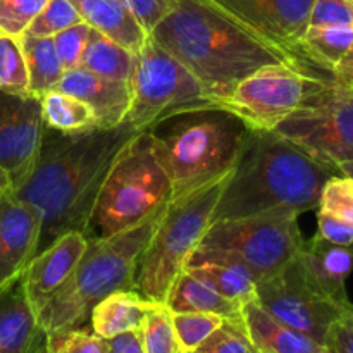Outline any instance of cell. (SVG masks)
I'll list each match as a JSON object with an SVG mask.
<instances>
[{
	"label": "cell",
	"mask_w": 353,
	"mask_h": 353,
	"mask_svg": "<svg viewBox=\"0 0 353 353\" xmlns=\"http://www.w3.org/2000/svg\"><path fill=\"white\" fill-rule=\"evenodd\" d=\"M140 131L128 121L114 128L62 133L45 126L30 178L10 188L41 217L37 254L71 231L85 233L99 190L121 148Z\"/></svg>",
	"instance_id": "1"
},
{
	"label": "cell",
	"mask_w": 353,
	"mask_h": 353,
	"mask_svg": "<svg viewBox=\"0 0 353 353\" xmlns=\"http://www.w3.org/2000/svg\"><path fill=\"white\" fill-rule=\"evenodd\" d=\"M148 37L202 83L214 105L264 65L305 62L262 40L207 0H178Z\"/></svg>",
	"instance_id": "2"
},
{
	"label": "cell",
	"mask_w": 353,
	"mask_h": 353,
	"mask_svg": "<svg viewBox=\"0 0 353 353\" xmlns=\"http://www.w3.org/2000/svg\"><path fill=\"white\" fill-rule=\"evenodd\" d=\"M336 171L279 133L252 130L214 210V221L271 209L296 214L317 209L321 192Z\"/></svg>",
	"instance_id": "3"
},
{
	"label": "cell",
	"mask_w": 353,
	"mask_h": 353,
	"mask_svg": "<svg viewBox=\"0 0 353 353\" xmlns=\"http://www.w3.org/2000/svg\"><path fill=\"white\" fill-rule=\"evenodd\" d=\"M250 131L221 107L176 114L152 126V148L171 183V200L230 174Z\"/></svg>",
	"instance_id": "4"
},
{
	"label": "cell",
	"mask_w": 353,
	"mask_h": 353,
	"mask_svg": "<svg viewBox=\"0 0 353 353\" xmlns=\"http://www.w3.org/2000/svg\"><path fill=\"white\" fill-rule=\"evenodd\" d=\"M165 205L128 230L88 240L68 281L37 314L47 338L85 326L93 307L110 293L134 290L138 262Z\"/></svg>",
	"instance_id": "5"
},
{
	"label": "cell",
	"mask_w": 353,
	"mask_h": 353,
	"mask_svg": "<svg viewBox=\"0 0 353 353\" xmlns=\"http://www.w3.org/2000/svg\"><path fill=\"white\" fill-rule=\"evenodd\" d=\"M171 200V183L155 159L148 131L119 150L99 190L85 236L107 238L147 219Z\"/></svg>",
	"instance_id": "6"
},
{
	"label": "cell",
	"mask_w": 353,
	"mask_h": 353,
	"mask_svg": "<svg viewBox=\"0 0 353 353\" xmlns=\"http://www.w3.org/2000/svg\"><path fill=\"white\" fill-rule=\"evenodd\" d=\"M228 176L188 195L169 200L138 262L134 290L141 296L164 303L186 259L199 247L212 224L214 210Z\"/></svg>",
	"instance_id": "7"
},
{
	"label": "cell",
	"mask_w": 353,
	"mask_h": 353,
	"mask_svg": "<svg viewBox=\"0 0 353 353\" xmlns=\"http://www.w3.org/2000/svg\"><path fill=\"white\" fill-rule=\"evenodd\" d=\"M128 83L131 100L124 121L137 131H148L176 114L216 107L202 83L150 37L134 54Z\"/></svg>",
	"instance_id": "8"
},
{
	"label": "cell",
	"mask_w": 353,
	"mask_h": 353,
	"mask_svg": "<svg viewBox=\"0 0 353 353\" xmlns=\"http://www.w3.org/2000/svg\"><path fill=\"white\" fill-rule=\"evenodd\" d=\"M333 79L307 62H276L241 79L216 107L230 110L250 130L272 131Z\"/></svg>",
	"instance_id": "9"
},
{
	"label": "cell",
	"mask_w": 353,
	"mask_h": 353,
	"mask_svg": "<svg viewBox=\"0 0 353 353\" xmlns=\"http://www.w3.org/2000/svg\"><path fill=\"white\" fill-rule=\"evenodd\" d=\"M295 210L271 209L245 217L214 221L200 245L219 248L240 259L257 279L281 271L296 257L305 238Z\"/></svg>",
	"instance_id": "10"
},
{
	"label": "cell",
	"mask_w": 353,
	"mask_h": 353,
	"mask_svg": "<svg viewBox=\"0 0 353 353\" xmlns=\"http://www.w3.org/2000/svg\"><path fill=\"white\" fill-rule=\"evenodd\" d=\"M257 302L281 323L324 345L327 331L350 312L353 303L338 302L317 283L300 254L276 274L257 281Z\"/></svg>",
	"instance_id": "11"
},
{
	"label": "cell",
	"mask_w": 353,
	"mask_h": 353,
	"mask_svg": "<svg viewBox=\"0 0 353 353\" xmlns=\"http://www.w3.org/2000/svg\"><path fill=\"white\" fill-rule=\"evenodd\" d=\"M274 131L333 168L353 154V92L333 79Z\"/></svg>",
	"instance_id": "12"
},
{
	"label": "cell",
	"mask_w": 353,
	"mask_h": 353,
	"mask_svg": "<svg viewBox=\"0 0 353 353\" xmlns=\"http://www.w3.org/2000/svg\"><path fill=\"white\" fill-rule=\"evenodd\" d=\"M43 131L40 95L0 90V169L9 174L12 188L30 178Z\"/></svg>",
	"instance_id": "13"
},
{
	"label": "cell",
	"mask_w": 353,
	"mask_h": 353,
	"mask_svg": "<svg viewBox=\"0 0 353 353\" xmlns=\"http://www.w3.org/2000/svg\"><path fill=\"white\" fill-rule=\"evenodd\" d=\"M262 40L299 55L314 0H207ZM302 59V57H300ZM303 61V59H302Z\"/></svg>",
	"instance_id": "14"
},
{
	"label": "cell",
	"mask_w": 353,
	"mask_h": 353,
	"mask_svg": "<svg viewBox=\"0 0 353 353\" xmlns=\"http://www.w3.org/2000/svg\"><path fill=\"white\" fill-rule=\"evenodd\" d=\"M41 217L12 190L0 196V285L23 274L37 255Z\"/></svg>",
	"instance_id": "15"
},
{
	"label": "cell",
	"mask_w": 353,
	"mask_h": 353,
	"mask_svg": "<svg viewBox=\"0 0 353 353\" xmlns=\"http://www.w3.org/2000/svg\"><path fill=\"white\" fill-rule=\"evenodd\" d=\"M88 247V238L81 231H71L38 252L23 271V285L34 312L68 281L79 259Z\"/></svg>",
	"instance_id": "16"
},
{
	"label": "cell",
	"mask_w": 353,
	"mask_h": 353,
	"mask_svg": "<svg viewBox=\"0 0 353 353\" xmlns=\"http://www.w3.org/2000/svg\"><path fill=\"white\" fill-rule=\"evenodd\" d=\"M52 90L74 95L88 103L95 112L99 128H114L124 123L130 110V83L103 78L81 65L64 71Z\"/></svg>",
	"instance_id": "17"
},
{
	"label": "cell",
	"mask_w": 353,
	"mask_h": 353,
	"mask_svg": "<svg viewBox=\"0 0 353 353\" xmlns=\"http://www.w3.org/2000/svg\"><path fill=\"white\" fill-rule=\"evenodd\" d=\"M183 269L240 305L257 300V276L240 259L219 248L199 245Z\"/></svg>",
	"instance_id": "18"
},
{
	"label": "cell",
	"mask_w": 353,
	"mask_h": 353,
	"mask_svg": "<svg viewBox=\"0 0 353 353\" xmlns=\"http://www.w3.org/2000/svg\"><path fill=\"white\" fill-rule=\"evenodd\" d=\"M47 341L23 276L0 285V353H38Z\"/></svg>",
	"instance_id": "19"
},
{
	"label": "cell",
	"mask_w": 353,
	"mask_h": 353,
	"mask_svg": "<svg viewBox=\"0 0 353 353\" xmlns=\"http://www.w3.org/2000/svg\"><path fill=\"white\" fill-rule=\"evenodd\" d=\"M243 326L261 353H326L324 345L276 319L257 300L243 305Z\"/></svg>",
	"instance_id": "20"
},
{
	"label": "cell",
	"mask_w": 353,
	"mask_h": 353,
	"mask_svg": "<svg viewBox=\"0 0 353 353\" xmlns=\"http://www.w3.org/2000/svg\"><path fill=\"white\" fill-rule=\"evenodd\" d=\"M299 254L317 283L333 299L350 303L345 285L353 271V245H334L316 234L310 240L303 241Z\"/></svg>",
	"instance_id": "21"
},
{
	"label": "cell",
	"mask_w": 353,
	"mask_h": 353,
	"mask_svg": "<svg viewBox=\"0 0 353 353\" xmlns=\"http://www.w3.org/2000/svg\"><path fill=\"white\" fill-rule=\"evenodd\" d=\"M164 303L171 312L216 314L224 321L243 323V305L226 299L203 279L185 269L172 281Z\"/></svg>",
	"instance_id": "22"
},
{
	"label": "cell",
	"mask_w": 353,
	"mask_h": 353,
	"mask_svg": "<svg viewBox=\"0 0 353 353\" xmlns=\"http://www.w3.org/2000/svg\"><path fill=\"white\" fill-rule=\"evenodd\" d=\"M83 23L131 52H138L148 34L123 0H71Z\"/></svg>",
	"instance_id": "23"
},
{
	"label": "cell",
	"mask_w": 353,
	"mask_h": 353,
	"mask_svg": "<svg viewBox=\"0 0 353 353\" xmlns=\"http://www.w3.org/2000/svg\"><path fill=\"white\" fill-rule=\"evenodd\" d=\"M150 305V300L137 290L110 293L93 307L88 319L90 330L103 340L128 331H140Z\"/></svg>",
	"instance_id": "24"
},
{
	"label": "cell",
	"mask_w": 353,
	"mask_h": 353,
	"mask_svg": "<svg viewBox=\"0 0 353 353\" xmlns=\"http://www.w3.org/2000/svg\"><path fill=\"white\" fill-rule=\"evenodd\" d=\"M299 55L334 78L353 59V26H309L299 41Z\"/></svg>",
	"instance_id": "25"
},
{
	"label": "cell",
	"mask_w": 353,
	"mask_h": 353,
	"mask_svg": "<svg viewBox=\"0 0 353 353\" xmlns=\"http://www.w3.org/2000/svg\"><path fill=\"white\" fill-rule=\"evenodd\" d=\"M134 54L137 52H131L130 48L123 47L112 38L92 28L83 54L81 68L103 78L130 81L134 68Z\"/></svg>",
	"instance_id": "26"
},
{
	"label": "cell",
	"mask_w": 353,
	"mask_h": 353,
	"mask_svg": "<svg viewBox=\"0 0 353 353\" xmlns=\"http://www.w3.org/2000/svg\"><path fill=\"white\" fill-rule=\"evenodd\" d=\"M19 40L30 72V92L41 97L54 88L64 74L54 40L52 37H33L30 33H23Z\"/></svg>",
	"instance_id": "27"
},
{
	"label": "cell",
	"mask_w": 353,
	"mask_h": 353,
	"mask_svg": "<svg viewBox=\"0 0 353 353\" xmlns=\"http://www.w3.org/2000/svg\"><path fill=\"white\" fill-rule=\"evenodd\" d=\"M40 99L43 123L47 128L62 131V133L99 128V121L93 109L78 97L59 92V90H48Z\"/></svg>",
	"instance_id": "28"
},
{
	"label": "cell",
	"mask_w": 353,
	"mask_h": 353,
	"mask_svg": "<svg viewBox=\"0 0 353 353\" xmlns=\"http://www.w3.org/2000/svg\"><path fill=\"white\" fill-rule=\"evenodd\" d=\"M140 338L143 353H178L172 314L165 303L152 302L140 327Z\"/></svg>",
	"instance_id": "29"
},
{
	"label": "cell",
	"mask_w": 353,
	"mask_h": 353,
	"mask_svg": "<svg viewBox=\"0 0 353 353\" xmlns=\"http://www.w3.org/2000/svg\"><path fill=\"white\" fill-rule=\"evenodd\" d=\"M0 90L12 93L30 92V72L21 40L0 34Z\"/></svg>",
	"instance_id": "30"
},
{
	"label": "cell",
	"mask_w": 353,
	"mask_h": 353,
	"mask_svg": "<svg viewBox=\"0 0 353 353\" xmlns=\"http://www.w3.org/2000/svg\"><path fill=\"white\" fill-rule=\"evenodd\" d=\"M179 350L195 352L217 327L223 326V317L205 312H171Z\"/></svg>",
	"instance_id": "31"
},
{
	"label": "cell",
	"mask_w": 353,
	"mask_h": 353,
	"mask_svg": "<svg viewBox=\"0 0 353 353\" xmlns=\"http://www.w3.org/2000/svg\"><path fill=\"white\" fill-rule=\"evenodd\" d=\"M78 23L83 21L71 0H48L24 33L48 38Z\"/></svg>",
	"instance_id": "32"
},
{
	"label": "cell",
	"mask_w": 353,
	"mask_h": 353,
	"mask_svg": "<svg viewBox=\"0 0 353 353\" xmlns=\"http://www.w3.org/2000/svg\"><path fill=\"white\" fill-rule=\"evenodd\" d=\"M193 353H261L247 336L243 323L224 321Z\"/></svg>",
	"instance_id": "33"
},
{
	"label": "cell",
	"mask_w": 353,
	"mask_h": 353,
	"mask_svg": "<svg viewBox=\"0 0 353 353\" xmlns=\"http://www.w3.org/2000/svg\"><path fill=\"white\" fill-rule=\"evenodd\" d=\"M317 209L353 224V179L347 176H333L327 179L321 192Z\"/></svg>",
	"instance_id": "34"
},
{
	"label": "cell",
	"mask_w": 353,
	"mask_h": 353,
	"mask_svg": "<svg viewBox=\"0 0 353 353\" xmlns=\"http://www.w3.org/2000/svg\"><path fill=\"white\" fill-rule=\"evenodd\" d=\"M48 0H0V34L19 38Z\"/></svg>",
	"instance_id": "35"
},
{
	"label": "cell",
	"mask_w": 353,
	"mask_h": 353,
	"mask_svg": "<svg viewBox=\"0 0 353 353\" xmlns=\"http://www.w3.org/2000/svg\"><path fill=\"white\" fill-rule=\"evenodd\" d=\"M90 31H92V28H90L88 24L78 23L65 28V30L59 31L57 34L52 37L55 50H57V55L59 59H61L64 71L81 65L83 54H85L86 43H88Z\"/></svg>",
	"instance_id": "36"
},
{
	"label": "cell",
	"mask_w": 353,
	"mask_h": 353,
	"mask_svg": "<svg viewBox=\"0 0 353 353\" xmlns=\"http://www.w3.org/2000/svg\"><path fill=\"white\" fill-rule=\"evenodd\" d=\"M52 353H105L107 341L85 326L47 338Z\"/></svg>",
	"instance_id": "37"
},
{
	"label": "cell",
	"mask_w": 353,
	"mask_h": 353,
	"mask_svg": "<svg viewBox=\"0 0 353 353\" xmlns=\"http://www.w3.org/2000/svg\"><path fill=\"white\" fill-rule=\"evenodd\" d=\"M309 26H353L350 0H314Z\"/></svg>",
	"instance_id": "38"
},
{
	"label": "cell",
	"mask_w": 353,
	"mask_h": 353,
	"mask_svg": "<svg viewBox=\"0 0 353 353\" xmlns=\"http://www.w3.org/2000/svg\"><path fill=\"white\" fill-rule=\"evenodd\" d=\"M147 34L171 12L178 0H123Z\"/></svg>",
	"instance_id": "39"
},
{
	"label": "cell",
	"mask_w": 353,
	"mask_h": 353,
	"mask_svg": "<svg viewBox=\"0 0 353 353\" xmlns=\"http://www.w3.org/2000/svg\"><path fill=\"white\" fill-rule=\"evenodd\" d=\"M317 234L334 245L352 247L353 245V224L326 212H317Z\"/></svg>",
	"instance_id": "40"
},
{
	"label": "cell",
	"mask_w": 353,
	"mask_h": 353,
	"mask_svg": "<svg viewBox=\"0 0 353 353\" xmlns=\"http://www.w3.org/2000/svg\"><path fill=\"white\" fill-rule=\"evenodd\" d=\"M324 347L326 353H353V309L331 326Z\"/></svg>",
	"instance_id": "41"
},
{
	"label": "cell",
	"mask_w": 353,
	"mask_h": 353,
	"mask_svg": "<svg viewBox=\"0 0 353 353\" xmlns=\"http://www.w3.org/2000/svg\"><path fill=\"white\" fill-rule=\"evenodd\" d=\"M105 341V353H143L140 331H128V333H121Z\"/></svg>",
	"instance_id": "42"
},
{
	"label": "cell",
	"mask_w": 353,
	"mask_h": 353,
	"mask_svg": "<svg viewBox=\"0 0 353 353\" xmlns=\"http://www.w3.org/2000/svg\"><path fill=\"white\" fill-rule=\"evenodd\" d=\"M334 171L338 176H347V178L353 179V157L347 159V161H340L334 164Z\"/></svg>",
	"instance_id": "43"
},
{
	"label": "cell",
	"mask_w": 353,
	"mask_h": 353,
	"mask_svg": "<svg viewBox=\"0 0 353 353\" xmlns=\"http://www.w3.org/2000/svg\"><path fill=\"white\" fill-rule=\"evenodd\" d=\"M12 188V181H10L9 174H7L3 169H0V196L7 192V190Z\"/></svg>",
	"instance_id": "44"
},
{
	"label": "cell",
	"mask_w": 353,
	"mask_h": 353,
	"mask_svg": "<svg viewBox=\"0 0 353 353\" xmlns=\"http://www.w3.org/2000/svg\"><path fill=\"white\" fill-rule=\"evenodd\" d=\"M350 2L353 3V0H350ZM352 69H353V59H350V61H348L347 64H345V65H341V68L338 69L336 72H334V79H338V78H341V76L348 74V72H350Z\"/></svg>",
	"instance_id": "45"
},
{
	"label": "cell",
	"mask_w": 353,
	"mask_h": 353,
	"mask_svg": "<svg viewBox=\"0 0 353 353\" xmlns=\"http://www.w3.org/2000/svg\"><path fill=\"white\" fill-rule=\"evenodd\" d=\"M336 81L343 83L345 86H348V88H350L352 92H353V69H352L350 72H348V74H345V76H341V78H338Z\"/></svg>",
	"instance_id": "46"
},
{
	"label": "cell",
	"mask_w": 353,
	"mask_h": 353,
	"mask_svg": "<svg viewBox=\"0 0 353 353\" xmlns=\"http://www.w3.org/2000/svg\"><path fill=\"white\" fill-rule=\"evenodd\" d=\"M178 353H193V352H185V350H178Z\"/></svg>",
	"instance_id": "47"
}]
</instances>
